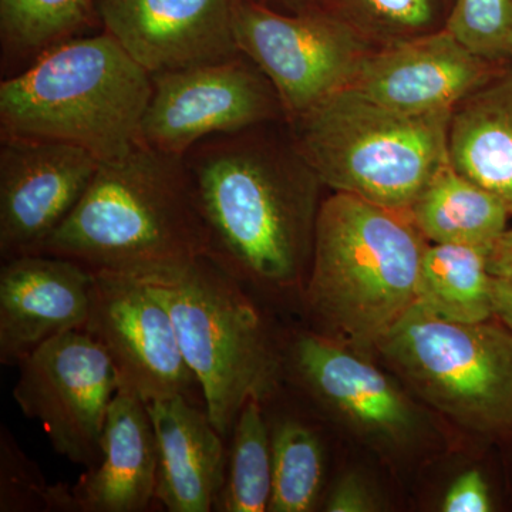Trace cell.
I'll use <instances>...</instances> for the list:
<instances>
[{
    "mask_svg": "<svg viewBox=\"0 0 512 512\" xmlns=\"http://www.w3.org/2000/svg\"><path fill=\"white\" fill-rule=\"evenodd\" d=\"M183 160L207 235L205 256L245 288L301 299L323 184L288 121L205 138Z\"/></svg>",
    "mask_w": 512,
    "mask_h": 512,
    "instance_id": "6da1fadb",
    "label": "cell"
},
{
    "mask_svg": "<svg viewBox=\"0 0 512 512\" xmlns=\"http://www.w3.org/2000/svg\"><path fill=\"white\" fill-rule=\"evenodd\" d=\"M37 254L146 282L180 274L207 255L183 157L140 143L99 163L82 200Z\"/></svg>",
    "mask_w": 512,
    "mask_h": 512,
    "instance_id": "7a4b0ae2",
    "label": "cell"
},
{
    "mask_svg": "<svg viewBox=\"0 0 512 512\" xmlns=\"http://www.w3.org/2000/svg\"><path fill=\"white\" fill-rule=\"evenodd\" d=\"M429 244L407 211L345 192L322 200L301 296L313 330L355 350L376 349L417 302Z\"/></svg>",
    "mask_w": 512,
    "mask_h": 512,
    "instance_id": "3957f363",
    "label": "cell"
},
{
    "mask_svg": "<svg viewBox=\"0 0 512 512\" xmlns=\"http://www.w3.org/2000/svg\"><path fill=\"white\" fill-rule=\"evenodd\" d=\"M151 74L103 30L47 50L0 83V137L59 141L100 163L141 143Z\"/></svg>",
    "mask_w": 512,
    "mask_h": 512,
    "instance_id": "277c9868",
    "label": "cell"
},
{
    "mask_svg": "<svg viewBox=\"0 0 512 512\" xmlns=\"http://www.w3.org/2000/svg\"><path fill=\"white\" fill-rule=\"evenodd\" d=\"M451 110H393L346 87L288 120L323 187L407 211L450 164Z\"/></svg>",
    "mask_w": 512,
    "mask_h": 512,
    "instance_id": "5b68a950",
    "label": "cell"
},
{
    "mask_svg": "<svg viewBox=\"0 0 512 512\" xmlns=\"http://www.w3.org/2000/svg\"><path fill=\"white\" fill-rule=\"evenodd\" d=\"M151 284L173 316L208 417L227 439L251 397L265 403L275 393L285 349L247 288L208 256Z\"/></svg>",
    "mask_w": 512,
    "mask_h": 512,
    "instance_id": "8992f818",
    "label": "cell"
},
{
    "mask_svg": "<svg viewBox=\"0 0 512 512\" xmlns=\"http://www.w3.org/2000/svg\"><path fill=\"white\" fill-rule=\"evenodd\" d=\"M376 350L458 426L483 436L512 429V332L503 323L454 322L416 302Z\"/></svg>",
    "mask_w": 512,
    "mask_h": 512,
    "instance_id": "52a82bcc",
    "label": "cell"
},
{
    "mask_svg": "<svg viewBox=\"0 0 512 512\" xmlns=\"http://www.w3.org/2000/svg\"><path fill=\"white\" fill-rule=\"evenodd\" d=\"M234 35L274 86L286 121L352 86L380 49L332 10L285 15L249 0H234Z\"/></svg>",
    "mask_w": 512,
    "mask_h": 512,
    "instance_id": "ba28073f",
    "label": "cell"
},
{
    "mask_svg": "<svg viewBox=\"0 0 512 512\" xmlns=\"http://www.w3.org/2000/svg\"><path fill=\"white\" fill-rule=\"evenodd\" d=\"M13 399L42 423L53 450L76 466L103 456V433L119 377L103 346L84 330L43 343L18 365Z\"/></svg>",
    "mask_w": 512,
    "mask_h": 512,
    "instance_id": "9c48e42d",
    "label": "cell"
},
{
    "mask_svg": "<svg viewBox=\"0 0 512 512\" xmlns=\"http://www.w3.org/2000/svg\"><path fill=\"white\" fill-rule=\"evenodd\" d=\"M141 143L183 157L217 134L286 120L268 77L244 53L151 74Z\"/></svg>",
    "mask_w": 512,
    "mask_h": 512,
    "instance_id": "30bf717a",
    "label": "cell"
},
{
    "mask_svg": "<svg viewBox=\"0 0 512 512\" xmlns=\"http://www.w3.org/2000/svg\"><path fill=\"white\" fill-rule=\"evenodd\" d=\"M82 330L110 356L119 390L136 393L146 403L180 394L200 400L195 394H201L200 386L185 362L173 316L151 282L94 272Z\"/></svg>",
    "mask_w": 512,
    "mask_h": 512,
    "instance_id": "8fae6325",
    "label": "cell"
},
{
    "mask_svg": "<svg viewBox=\"0 0 512 512\" xmlns=\"http://www.w3.org/2000/svg\"><path fill=\"white\" fill-rule=\"evenodd\" d=\"M285 370L330 416L370 446L406 448L419 433L412 400L357 350L308 330L285 348Z\"/></svg>",
    "mask_w": 512,
    "mask_h": 512,
    "instance_id": "7c38bea8",
    "label": "cell"
},
{
    "mask_svg": "<svg viewBox=\"0 0 512 512\" xmlns=\"http://www.w3.org/2000/svg\"><path fill=\"white\" fill-rule=\"evenodd\" d=\"M99 163L72 144L2 137L0 255L5 261L40 251L82 200Z\"/></svg>",
    "mask_w": 512,
    "mask_h": 512,
    "instance_id": "4fadbf2b",
    "label": "cell"
},
{
    "mask_svg": "<svg viewBox=\"0 0 512 512\" xmlns=\"http://www.w3.org/2000/svg\"><path fill=\"white\" fill-rule=\"evenodd\" d=\"M104 30L150 74L239 52L234 0H96Z\"/></svg>",
    "mask_w": 512,
    "mask_h": 512,
    "instance_id": "5bb4252c",
    "label": "cell"
},
{
    "mask_svg": "<svg viewBox=\"0 0 512 512\" xmlns=\"http://www.w3.org/2000/svg\"><path fill=\"white\" fill-rule=\"evenodd\" d=\"M503 67L443 28L375 50L350 87L393 110L431 113L453 110Z\"/></svg>",
    "mask_w": 512,
    "mask_h": 512,
    "instance_id": "9a60e30c",
    "label": "cell"
},
{
    "mask_svg": "<svg viewBox=\"0 0 512 512\" xmlns=\"http://www.w3.org/2000/svg\"><path fill=\"white\" fill-rule=\"evenodd\" d=\"M94 272L73 259L30 254L0 271V363L18 366L43 343L82 330Z\"/></svg>",
    "mask_w": 512,
    "mask_h": 512,
    "instance_id": "2e32d148",
    "label": "cell"
},
{
    "mask_svg": "<svg viewBox=\"0 0 512 512\" xmlns=\"http://www.w3.org/2000/svg\"><path fill=\"white\" fill-rule=\"evenodd\" d=\"M157 443L156 500L170 512H210L227 476L224 437L187 396L147 403Z\"/></svg>",
    "mask_w": 512,
    "mask_h": 512,
    "instance_id": "e0dca14e",
    "label": "cell"
},
{
    "mask_svg": "<svg viewBox=\"0 0 512 512\" xmlns=\"http://www.w3.org/2000/svg\"><path fill=\"white\" fill-rule=\"evenodd\" d=\"M157 443L147 403L119 390L103 433V456L73 485L79 512H141L156 500Z\"/></svg>",
    "mask_w": 512,
    "mask_h": 512,
    "instance_id": "ac0fdd59",
    "label": "cell"
},
{
    "mask_svg": "<svg viewBox=\"0 0 512 512\" xmlns=\"http://www.w3.org/2000/svg\"><path fill=\"white\" fill-rule=\"evenodd\" d=\"M448 161L494 194L512 218V63L451 110Z\"/></svg>",
    "mask_w": 512,
    "mask_h": 512,
    "instance_id": "d6986e66",
    "label": "cell"
},
{
    "mask_svg": "<svg viewBox=\"0 0 512 512\" xmlns=\"http://www.w3.org/2000/svg\"><path fill=\"white\" fill-rule=\"evenodd\" d=\"M430 244L487 249L508 228L503 202L447 164L407 210Z\"/></svg>",
    "mask_w": 512,
    "mask_h": 512,
    "instance_id": "ffe728a7",
    "label": "cell"
},
{
    "mask_svg": "<svg viewBox=\"0 0 512 512\" xmlns=\"http://www.w3.org/2000/svg\"><path fill=\"white\" fill-rule=\"evenodd\" d=\"M491 282L487 249L429 244L421 264L417 303L443 319L485 322L494 318Z\"/></svg>",
    "mask_w": 512,
    "mask_h": 512,
    "instance_id": "44dd1931",
    "label": "cell"
},
{
    "mask_svg": "<svg viewBox=\"0 0 512 512\" xmlns=\"http://www.w3.org/2000/svg\"><path fill=\"white\" fill-rule=\"evenodd\" d=\"M96 20V0H0L3 63L29 66Z\"/></svg>",
    "mask_w": 512,
    "mask_h": 512,
    "instance_id": "7402d4cb",
    "label": "cell"
},
{
    "mask_svg": "<svg viewBox=\"0 0 512 512\" xmlns=\"http://www.w3.org/2000/svg\"><path fill=\"white\" fill-rule=\"evenodd\" d=\"M231 434L227 476L215 511H268L272 497V446L264 402L251 397L242 407Z\"/></svg>",
    "mask_w": 512,
    "mask_h": 512,
    "instance_id": "603a6c76",
    "label": "cell"
},
{
    "mask_svg": "<svg viewBox=\"0 0 512 512\" xmlns=\"http://www.w3.org/2000/svg\"><path fill=\"white\" fill-rule=\"evenodd\" d=\"M272 497L268 511L309 512L322 498L325 450L312 427L296 419L271 430Z\"/></svg>",
    "mask_w": 512,
    "mask_h": 512,
    "instance_id": "cb8c5ba5",
    "label": "cell"
},
{
    "mask_svg": "<svg viewBox=\"0 0 512 512\" xmlns=\"http://www.w3.org/2000/svg\"><path fill=\"white\" fill-rule=\"evenodd\" d=\"M329 10L377 47L437 32L447 18L444 0H332Z\"/></svg>",
    "mask_w": 512,
    "mask_h": 512,
    "instance_id": "d4e9b609",
    "label": "cell"
},
{
    "mask_svg": "<svg viewBox=\"0 0 512 512\" xmlns=\"http://www.w3.org/2000/svg\"><path fill=\"white\" fill-rule=\"evenodd\" d=\"M0 511L79 512L73 487L47 483L6 426L0 429Z\"/></svg>",
    "mask_w": 512,
    "mask_h": 512,
    "instance_id": "484cf974",
    "label": "cell"
},
{
    "mask_svg": "<svg viewBox=\"0 0 512 512\" xmlns=\"http://www.w3.org/2000/svg\"><path fill=\"white\" fill-rule=\"evenodd\" d=\"M444 28L488 62L512 63V0H453Z\"/></svg>",
    "mask_w": 512,
    "mask_h": 512,
    "instance_id": "4316f807",
    "label": "cell"
},
{
    "mask_svg": "<svg viewBox=\"0 0 512 512\" xmlns=\"http://www.w3.org/2000/svg\"><path fill=\"white\" fill-rule=\"evenodd\" d=\"M494 510L493 497L483 473L468 470L460 474L448 487L441 501L444 512H490Z\"/></svg>",
    "mask_w": 512,
    "mask_h": 512,
    "instance_id": "83f0119b",
    "label": "cell"
},
{
    "mask_svg": "<svg viewBox=\"0 0 512 512\" xmlns=\"http://www.w3.org/2000/svg\"><path fill=\"white\" fill-rule=\"evenodd\" d=\"M328 512H375L382 510L379 495L362 474L346 473L336 481L326 498Z\"/></svg>",
    "mask_w": 512,
    "mask_h": 512,
    "instance_id": "f1b7e54d",
    "label": "cell"
},
{
    "mask_svg": "<svg viewBox=\"0 0 512 512\" xmlns=\"http://www.w3.org/2000/svg\"><path fill=\"white\" fill-rule=\"evenodd\" d=\"M488 274L512 279V228H507L487 251Z\"/></svg>",
    "mask_w": 512,
    "mask_h": 512,
    "instance_id": "f546056e",
    "label": "cell"
},
{
    "mask_svg": "<svg viewBox=\"0 0 512 512\" xmlns=\"http://www.w3.org/2000/svg\"><path fill=\"white\" fill-rule=\"evenodd\" d=\"M493 288L494 318L512 332V279L494 278Z\"/></svg>",
    "mask_w": 512,
    "mask_h": 512,
    "instance_id": "4dcf8cb0",
    "label": "cell"
},
{
    "mask_svg": "<svg viewBox=\"0 0 512 512\" xmlns=\"http://www.w3.org/2000/svg\"><path fill=\"white\" fill-rule=\"evenodd\" d=\"M249 2L275 10V12L285 13V15L330 9V5H332V0H249Z\"/></svg>",
    "mask_w": 512,
    "mask_h": 512,
    "instance_id": "1f68e13d",
    "label": "cell"
},
{
    "mask_svg": "<svg viewBox=\"0 0 512 512\" xmlns=\"http://www.w3.org/2000/svg\"><path fill=\"white\" fill-rule=\"evenodd\" d=\"M451 3H453V0H444V5H446L447 13L448 9H450Z\"/></svg>",
    "mask_w": 512,
    "mask_h": 512,
    "instance_id": "d6a6232c",
    "label": "cell"
}]
</instances>
